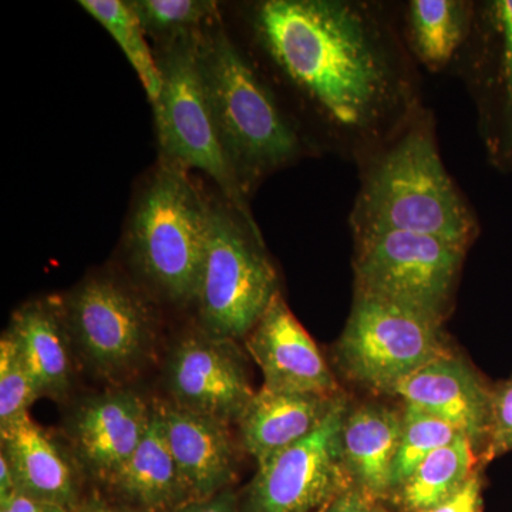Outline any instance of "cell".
I'll return each instance as SVG.
<instances>
[{"label":"cell","mask_w":512,"mask_h":512,"mask_svg":"<svg viewBox=\"0 0 512 512\" xmlns=\"http://www.w3.org/2000/svg\"><path fill=\"white\" fill-rule=\"evenodd\" d=\"M164 377L168 402L227 424L238 423L255 394L235 342L211 338L204 332L175 343Z\"/></svg>","instance_id":"12"},{"label":"cell","mask_w":512,"mask_h":512,"mask_svg":"<svg viewBox=\"0 0 512 512\" xmlns=\"http://www.w3.org/2000/svg\"><path fill=\"white\" fill-rule=\"evenodd\" d=\"M423 512H483V478L480 470L474 471L456 495Z\"/></svg>","instance_id":"29"},{"label":"cell","mask_w":512,"mask_h":512,"mask_svg":"<svg viewBox=\"0 0 512 512\" xmlns=\"http://www.w3.org/2000/svg\"><path fill=\"white\" fill-rule=\"evenodd\" d=\"M278 293V274L259 228L211 205L207 251L194 301L201 332L232 342L247 338Z\"/></svg>","instance_id":"6"},{"label":"cell","mask_w":512,"mask_h":512,"mask_svg":"<svg viewBox=\"0 0 512 512\" xmlns=\"http://www.w3.org/2000/svg\"><path fill=\"white\" fill-rule=\"evenodd\" d=\"M109 485L138 512L170 511L192 500L154 403L143 440Z\"/></svg>","instance_id":"21"},{"label":"cell","mask_w":512,"mask_h":512,"mask_svg":"<svg viewBox=\"0 0 512 512\" xmlns=\"http://www.w3.org/2000/svg\"><path fill=\"white\" fill-rule=\"evenodd\" d=\"M476 446L467 437L437 448L421 461L410 477L390 495L389 500L403 512H423L456 495L473 476Z\"/></svg>","instance_id":"23"},{"label":"cell","mask_w":512,"mask_h":512,"mask_svg":"<svg viewBox=\"0 0 512 512\" xmlns=\"http://www.w3.org/2000/svg\"><path fill=\"white\" fill-rule=\"evenodd\" d=\"M40 393L15 342L3 333L0 340V433L29 417Z\"/></svg>","instance_id":"26"},{"label":"cell","mask_w":512,"mask_h":512,"mask_svg":"<svg viewBox=\"0 0 512 512\" xmlns=\"http://www.w3.org/2000/svg\"><path fill=\"white\" fill-rule=\"evenodd\" d=\"M200 30L167 39L158 57L163 89L153 103L157 137L165 160L208 175L224 192L232 210L258 228L248 195L232 170L212 114L200 59Z\"/></svg>","instance_id":"5"},{"label":"cell","mask_w":512,"mask_h":512,"mask_svg":"<svg viewBox=\"0 0 512 512\" xmlns=\"http://www.w3.org/2000/svg\"><path fill=\"white\" fill-rule=\"evenodd\" d=\"M348 409V399L340 397L311 436L259 464L241 501L242 512H320L349 488L342 458Z\"/></svg>","instance_id":"10"},{"label":"cell","mask_w":512,"mask_h":512,"mask_svg":"<svg viewBox=\"0 0 512 512\" xmlns=\"http://www.w3.org/2000/svg\"><path fill=\"white\" fill-rule=\"evenodd\" d=\"M80 512H138L136 510H123V508L107 507V505L94 504Z\"/></svg>","instance_id":"34"},{"label":"cell","mask_w":512,"mask_h":512,"mask_svg":"<svg viewBox=\"0 0 512 512\" xmlns=\"http://www.w3.org/2000/svg\"><path fill=\"white\" fill-rule=\"evenodd\" d=\"M389 394L450 424L476 448L483 446L484 451L487 446L493 389L450 352L406 377Z\"/></svg>","instance_id":"15"},{"label":"cell","mask_w":512,"mask_h":512,"mask_svg":"<svg viewBox=\"0 0 512 512\" xmlns=\"http://www.w3.org/2000/svg\"><path fill=\"white\" fill-rule=\"evenodd\" d=\"M151 404L130 389L111 390L84 400L69 421L77 461L110 483L146 434Z\"/></svg>","instance_id":"14"},{"label":"cell","mask_w":512,"mask_h":512,"mask_svg":"<svg viewBox=\"0 0 512 512\" xmlns=\"http://www.w3.org/2000/svg\"><path fill=\"white\" fill-rule=\"evenodd\" d=\"M64 309L72 345L96 375H128L153 346V312L119 279H87L64 301Z\"/></svg>","instance_id":"9"},{"label":"cell","mask_w":512,"mask_h":512,"mask_svg":"<svg viewBox=\"0 0 512 512\" xmlns=\"http://www.w3.org/2000/svg\"><path fill=\"white\" fill-rule=\"evenodd\" d=\"M458 437H463V434L458 433L450 424L416 407H404L402 437L393 461L390 495L410 477L424 458L429 457L437 448L453 443Z\"/></svg>","instance_id":"25"},{"label":"cell","mask_w":512,"mask_h":512,"mask_svg":"<svg viewBox=\"0 0 512 512\" xmlns=\"http://www.w3.org/2000/svg\"><path fill=\"white\" fill-rule=\"evenodd\" d=\"M79 5L107 30L123 50L128 63L133 66L143 84L148 99L154 103L163 89V76L158 60L148 46L146 29L141 25L131 3L121 0H82Z\"/></svg>","instance_id":"24"},{"label":"cell","mask_w":512,"mask_h":512,"mask_svg":"<svg viewBox=\"0 0 512 512\" xmlns=\"http://www.w3.org/2000/svg\"><path fill=\"white\" fill-rule=\"evenodd\" d=\"M15 491H18L16 490L15 476H13L8 457L2 451L0 453V500L9 497Z\"/></svg>","instance_id":"33"},{"label":"cell","mask_w":512,"mask_h":512,"mask_svg":"<svg viewBox=\"0 0 512 512\" xmlns=\"http://www.w3.org/2000/svg\"><path fill=\"white\" fill-rule=\"evenodd\" d=\"M342 396L272 392L262 387L239 417L242 447L258 466L265 463L318 430Z\"/></svg>","instance_id":"17"},{"label":"cell","mask_w":512,"mask_h":512,"mask_svg":"<svg viewBox=\"0 0 512 512\" xmlns=\"http://www.w3.org/2000/svg\"><path fill=\"white\" fill-rule=\"evenodd\" d=\"M403 9L402 35L416 62L433 73L457 62L470 36L474 2L412 0Z\"/></svg>","instance_id":"22"},{"label":"cell","mask_w":512,"mask_h":512,"mask_svg":"<svg viewBox=\"0 0 512 512\" xmlns=\"http://www.w3.org/2000/svg\"><path fill=\"white\" fill-rule=\"evenodd\" d=\"M359 167L360 187L350 214L353 234L412 232L466 249L476 241V212L444 167L429 111H421Z\"/></svg>","instance_id":"2"},{"label":"cell","mask_w":512,"mask_h":512,"mask_svg":"<svg viewBox=\"0 0 512 512\" xmlns=\"http://www.w3.org/2000/svg\"><path fill=\"white\" fill-rule=\"evenodd\" d=\"M403 413L379 403L350 407L342 427V458L350 485L382 503L390 497Z\"/></svg>","instance_id":"18"},{"label":"cell","mask_w":512,"mask_h":512,"mask_svg":"<svg viewBox=\"0 0 512 512\" xmlns=\"http://www.w3.org/2000/svg\"><path fill=\"white\" fill-rule=\"evenodd\" d=\"M154 406L192 500L227 490L237 474V453L228 424L171 402H154Z\"/></svg>","instance_id":"16"},{"label":"cell","mask_w":512,"mask_h":512,"mask_svg":"<svg viewBox=\"0 0 512 512\" xmlns=\"http://www.w3.org/2000/svg\"><path fill=\"white\" fill-rule=\"evenodd\" d=\"M165 512H242L238 495L227 488L207 498H195Z\"/></svg>","instance_id":"30"},{"label":"cell","mask_w":512,"mask_h":512,"mask_svg":"<svg viewBox=\"0 0 512 512\" xmlns=\"http://www.w3.org/2000/svg\"><path fill=\"white\" fill-rule=\"evenodd\" d=\"M508 451H512V376L493 389L490 433L480 463H490Z\"/></svg>","instance_id":"28"},{"label":"cell","mask_w":512,"mask_h":512,"mask_svg":"<svg viewBox=\"0 0 512 512\" xmlns=\"http://www.w3.org/2000/svg\"><path fill=\"white\" fill-rule=\"evenodd\" d=\"M130 3L146 32L167 39L194 32L217 16V3L202 0H137Z\"/></svg>","instance_id":"27"},{"label":"cell","mask_w":512,"mask_h":512,"mask_svg":"<svg viewBox=\"0 0 512 512\" xmlns=\"http://www.w3.org/2000/svg\"><path fill=\"white\" fill-rule=\"evenodd\" d=\"M335 352L340 369L353 382L389 394L448 350L443 320L356 289Z\"/></svg>","instance_id":"7"},{"label":"cell","mask_w":512,"mask_h":512,"mask_svg":"<svg viewBox=\"0 0 512 512\" xmlns=\"http://www.w3.org/2000/svg\"><path fill=\"white\" fill-rule=\"evenodd\" d=\"M320 512H387L379 501L372 500L350 485Z\"/></svg>","instance_id":"31"},{"label":"cell","mask_w":512,"mask_h":512,"mask_svg":"<svg viewBox=\"0 0 512 512\" xmlns=\"http://www.w3.org/2000/svg\"><path fill=\"white\" fill-rule=\"evenodd\" d=\"M200 59L222 148L248 195L302 153V138L224 30L201 33Z\"/></svg>","instance_id":"3"},{"label":"cell","mask_w":512,"mask_h":512,"mask_svg":"<svg viewBox=\"0 0 512 512\" xmlns=\"http://www.w3.org/2000/svg\"><path fill=\"white\" fill-rule=\"evenodd\" d=\"M494 168L512 174V0L474 2L473 25L457 59Z\"/></svg>","instance_id":"11"},{"label":"cell","mask_w":512,"mask_h":512,"mask_svg":"<svg viewBox=\"0 0 512 512\" xmlns=\"http://www.w3.org/2000/svg\"><path fill=\"white\" fill-rule=\"evenodd\" d=\"M247 349L261 367L265 389L328 397L342 394L325 357L281 293L247 336Z\"/></svg>","instance_id":"13"},{"label":"cell","mask_w":512,"mask_h":512,"mask_svg":"<svg viewBox=\"0 0 512 512\" xmlns=\"http://www.w3.org/2000/svg\"><path fill=\"white\" fill-rule=\"evenodd\" d=\"M256 37L348 158L373 156L423 111L399 19L353 0H266Z\"/></svg>","instance_id":"1"},{"label":"cell","mask_w":512,"mask_h":512,"mask_svg":"<svg viewBox=\"0 0 512 512\" xmlns=\"http://www.w3.org/2000/svg\"><path fill=\"white\" fill-rule=\"evenodd\" d=\"M0 436L16 490L74 511L79 500L76 467L49 433L29 416Z\"/></svg>","instance_id":"20"},{"label":"cell","mask_w":512,"mask_h":512,"mask_svg":"<svg viewBox=\"0 0 512 512\" xmlns=\"http://www.w3.org/2000/svg\"><path fill=\"white\" fill-rule=\"evenodd\" d=\"M6 333L15 342L40 396L62 399L72 386L73 366L64 301L37 299L13 313Z\"/></svg>","instance_id":"19"},{"label":"cell","mask_w":512,"mask_h":512,"mask_svg":"<svg viewBox=\"0 0 512 512\" xmlns=\"http://www.w3.org/2000/svg\"><path fill=\"white\" fill-rule=\"evenodd\" d=\"M0 512H73L62 505L37 500L29 495L15 491L9 497L0 500Z\"/></svg>","instance_id":"32"},{"label":"cell","mask_w":512,"mask_h":512,"mask_svg":"<svg viewBox=\"0 0 512 512\" xmlns=\"http://www.w3.org/2000/svg\"><path fill=\"white\" fill-rule=\"evenodd\" d=\"M188 170L165 160L138 201L128 248L138 271L175 305L195 301L210 234L211 204Z\"/></svg>","instance_id":"4"},{"label":"cell","mask_w":512,"mask_h":512,"mask_svg":"<svg viewBox=\"0 0 512 512\" xmlns=\"http://www.w3.org/2000/svg\"><path fill=\"white\" fill-rule=\"evenodd\" d=\"M355 238L356 289L443 320L467 249L431 235L367 231Z\"/></svg>","instance_id":"8"}]
</instances>
